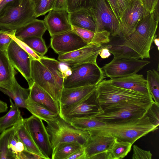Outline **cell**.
<instances>
[{
	"label": "cell",
	"instance_id": "6da1fadb",
	"mask_svg": "<svg viewBox=\"0 0 159 159\" xmlns=\"http://www.w3.org/2000/svg\"><path fill=\"white\" fill-rule=\"evenodd\" d=\"M158 128L151 122L146 114L140 119L106 123L88 131L90 134L111 135L119 141L128 142L133 144L141 137Z\"/></svg>",
	"mask_w": 159,
	"mask_h": 159
},
{
	"label": "cell",
	"instance_id": "7a4b0ae2",
	"mask_svg": "<svg viewBox=\"0 0 159 159\" xmlns=\"http://www.w3.org/2000/svg\"><path fill=\"white\" fill-rule=\"evenodd\" d=\"M158 21V14L154 12L149 13L139 22L132 33L122 38L124 41L119 44L137 53L141 59L150 58Z\"/></svg>",
	"mask_w": 159,
	"mask_h": 159
},
{
	"label": "cell",
	"instance_id": "3957f363",
	"mask_svg": "<svg viewBox=\"0 0 159 159\" xmlns=\"http://www.w3.org/2000/svg\"><path fill=\"white\" fill-rule=\"evenodd\" d=\"M96 100L102 108L125 101L153 103L150 95H146L118 87L111 84L108 80H103L97 85Z\"/></svg>",
	"mask_w": 159,
	"mask_h": 159
},
{
	"label": "cell",
	"instance_id": "277c9868",
	"mask_svg": "<svg viewBox=\"0 0 159 159\" xmlns=\"http://www.w3.org/2000/svg\"><path fill=\"white\" fill-rule=\"evenodd\" d=\"M152 103L137 102H122L104 107L102 108V112L91 116L106 123L140 119L145 115Z\"/></svg>",
	"mask_w": 159,
	"mask_h": 159
},
{
	"label": "cell",
	"instance_id": "5b68a950",
	"mask_svg": "<svg viewBox=\"0 0 159 159\" xmlns=\"http://www.w3.org/2000/svg\"><path fill=\"white\" fill-rule=\"evenodd\" d=\"M47 123L46 127L52 151L59 145L65 143L76 142L84 146L90 135L88 131L75 128L59 115L55 120Z\"/></svg>",
	"mask_w": 159,
	"mask_h": 159
},
{
	"label": "cell",
	"instance_id": "8992f818",
	"mask_svg": "<svg viewBox=\"0 0 159 159\" xmlns=\"http://www.w3.org/2000/svg\"><path fill=\"white\" fill-rule=\"evenodd\" d=\"M34 3L31 0H22L15 6H8L0 14V30L16 31L36 19Z\"/></svg>",
	"mask_w": 159,
	"mask_h": 159
},
{
	"label": "cell",
	"instance_id": "52a82bcc",
	"mask_svg": "<svg viewBox=\"0 0 159 159\" xmlns=\"http://www.w3.org/2000/svg\"><path fill=\"white\" fill-rule=\"evenodd\" d=\"M70 73L64 78L63 88H70L97 85L104 78L97 64L85 63L70 67Z\"/></svg>",
	"mask_w": 159,
	"mask_h": 159
},
{
	"label": "cell",
	"instance_id": "ba28073f",
	"mask_svg": "<svg viewBox=\"0 0 159 159\" xmlns=\"http://www.w3.org/2000/svg\"><path fill=\"white\" fill-rule=\"evenodd\" d=\"M91 10L95 23V32L107 30L112 36L122 37L120 23L106 0H93Z\"/></svg>",
	"mask_w": 159,
	"mask_h": 159
},
{
	"label": "cell",
	"instance_id": "9c48e42d",
	"mask_svg": "<svg viewBox=\"0 0 159 159\" xmlns=\"http://www.w3.org/2000/svg\"><path fill=\"white\" fill-rule=\"evenodd\" d=\"M150 62L130 57H114L102 68L104 75L111 79L123 78L137 73Z\"/></svg>",
	"mask_w": 159,
	"mask_h": 159
},
{
	"label": "cell",
	"instance_id": "30bf717a",
	"mask_svg": "<svg viewBox=\"0 0 159 159\" xmlns=\"http://www.w3.org/2000/svg\"><path fill=\"white\" fill-rule=\"evenodd\" d=\"M31 78L33 82L48 92L59 105L61 91L52 75L38 60L31 58Z\"/></svg>",
	"mask_w": 159,
	"mask_h": 159
},
{
	"label": "cell",
	"instance_id": "8fae6325",
	"mask_svg": "<svg viewBox=\"0 0 159 159\" xmlns=\"http://www.w3.org/2000/svg\"><path fill=\"white\" fill-rule=\"evenodd\" d=\"M96 90L76 103L60 108L59 116L67 121L72 118L90 116L102 112L96 102Z\"/></svg>",
	"mask_w": 159,
	"mask_h": 159
},
{
	"label": "cell",
	"instance_id": "7c38bea8",
	"mask_svg": "<svg viewBox=\"0 0 159 159\" xmlns=\"http://www.w3.org/2000/svg\"><path fill=\"white\" fill-rule=\"evenodd\" d=\"M25 125L36 145L46 159H51L52 148L43 120L32 115L24 119Z\"/></svg>",
	"mask_w": 159,
	"mask_h": 159
},
{
	"label": "cell",
	"instance_id": "4fadbf2b",
	"mask_svg": "<svg viewBox=\"0 0 159 159\" xmlns=\"http://www.w3.org/2000/svg\"><path fill=\"white\" fill-rule=\"evenodd\" d=\"M149 13L141 0H132L121 16V37L132 33L139 22Z\"/></svg>",
	"mask_w": 159,
	"mask_h": 159
},
{
	"label": "cell",
	"instance_id": "5bb4252c",
	"mask_svg": "<svg viewBox=\"0 0 159 159\" xmlns=\"http://www.w3.org/2000/svg\"><path fill=\"white\" fill-rule=\"evenodd\" d=\"M104 47L101 45L89 43L74 51L58 55L57 59L70 67L85 63L97 64L98 56Z\"/></svg>",
	"mask_w": 159,
	"mask_h": 159
},
{
	"label": "cell",
	"instance_id": "9a60e30c",
	"mask_svg": "<svg viewBox=\"0 0 159 159\" xmlns=\"http://www.w3.org/2000/svg\"><path fill=\"white\" fill-rule=\"evenodd\" d=\"M7 53L12 66L25 78L30 86L33 82L31 78V58L12 39L8 47Z\"/></svg>",
	"mask_w": 159,
	"mask_h": 159
},
{
	"label": "cell",
	"instance_id": "2e32d148",
	"mask_svg": "<svg viewBox=\"0 0 159 159\" xmlns=\"http://www.w3.org/2000/svg\"><path fill=\"white\" fill-rule=\"evenodd\" d=\"M88 44L72 30L51 37L50 46L58 55L81 48Z\"/></svg>",
	"mask_w": 159,
	"mask_h": 159
},
{
	"label": "cell",
	"instance_id": "e0dca14e",
	"mask_svg": "<svg viewBox=\"0 0 159 159\" xmlns=\"http://www.w3.org/2000/svg\"><path fill=\"white\" fill-rule=\"evenodd\" d=\"M48 12L43 20L51 37L72 30L66 10L52 9Z\"/></svg>",
	"mask_w": 159,
	"mask_h": 159
},
{
	"label": "cell",
	"instance_id": "ac0fdd59",
	"mask_svg": "<svg viewBox=\"0 0 159 159\" xmlns=\"http://www.w3.org/2000/svg\"><path fill=\"white\" fill-rule=\"evenodd\" d=\"M116 139L111 135L90 134L84 146L86 153V159H89L91 157L99 152L109 151Z\"/></svg>",
	"mask_w": 159,
	"mask_h": 159
},
{
	"label": "cell",
	"instance_id": "d6986e66",
	"mask_svg": "<svg viewBox=\"0 0 159 159\" xmlns=\"http://www.w3.org/2000/svg\"><path fill=\"white\" fill-rule=\"evenodd\" d=\"M116 86L146 95H151L146 80L143 75L135 74L131 76L108 80Z\"/></svg>",
	"mask_w": 159,
	"mask_h": 159
},
{
	"label": "cell",
	"instance_id": "ffe728a7",
	"mask_svg": "<svg viewBox=\"0 0 159 159\" xmlns=\"http://www.w3.org/2000/svg\"><path fill=\"white\" fill-rule=\"evenodd\" d=\"M97 85L62 89L60 99V108L72 105L80 101L96 89Z\"/></svg>",
	"mask_w": 159,
	"mask_h": 159
},
{
	"label": "cell",
	"instance_id": "44dd1931",
	"mask_svg": "<svg viewBox=\"0 0 159 159\" xmlns=\"http://www.w3.org/2000/svg\"><path fill=\"white\" fill-rule=\"evenodd\" d=\"M29 88V97L33 101L60 115L59 104L48 92L34 82Z\"/></svg>",
	"mask_w": 159,
	"mask_h": 159
},
{
	"label": "cell",
	"instance_id": "7402d4cb",
	"mask_svg": "<svg viewBox=\"0 0 159 159\" xmlns=\"http://www.w3.org/2000/svg\"><path fill=\"white\" fill-rule=\"evenodd\" d=\"M16 74L7 52L0 50V87L5 89L10 88L16 80Z\"/></svg>",
	"mask_w": 159,
	"mask_h": 159
},
{
	"label": "cell",
	"instance_id": "603a6c76",
	"mask_svg": "<svg viewBox=\"0 0 159 159\" xmlns=\"http://www.w3.org/2000/svg\"><path fill=\"white\" fill-rule=\"evenodd\" d=\"M72 26L88 29L95 32L96 26L91 7L68 13Z\"/></svg>",
	"mask_w": 159,
	"mask_h": 159
},
{
	"label": "cell",
	"instance_id": "cb8c5ba5",
	"mask_svg": "<svg viewBox=\"0 0 159 159\" xmlns=\"http://www.w3.org/2000/svg\"><path fill=\"white\" fill-rule=\"evenodd\" d=\"M47 30L43 20L36 19L16 30L15 36L22 40L33 37H42Z\"/></svg>",
	"mask_w": 159,
	"mask_h": 159
},
{
	"label": "cell",
	"instance_id": "d4e9b609",
	"mask_svg": "<svg viewBox=\"0 0 159 159\" xmlns=\"http://www.w3.org/2000/svg\"><path fill=\"white\" fill-rule=\"evenodd\" d=\"M72 26V30L88 44L92 43L102 45L110 41V32L104 30L95 32L91 30Z\"/></svg>",
	"mask_w": 159,
	"mask_h": 159
},
{
	"label": "cell",
	"instance_id": "484cf974",
	"mask_svg": "<svg viewBox=\"0 0 159 159\" xmlns=\"http://www.w3.org/2000/svg\"><path fill=\"white\" fill-rule=\"evenodd\" d=\"M22 117L12 126L6 129L0 134V159H16L12 152L8 148V146L16 131L23 122Z\"/></svg>",
	"mask_w": 159,
	"mask_h": 159
},
{
	"label": "cell",
	"instance_id": "4316f807",
	"mask_svg": "<svg viewBox=\"0 0 159 159\" xmlns=\"http://www.w3.org/2000/svg\"><path fill=\"white\" fill-rule=\"evenodd\" d=\"M0 91L12 99L19 108H26L25 101L29 97V88L22 87L16 80L10 88L5 89L0 87Z\"/></svg>",
	"mask_w": 159,
	"mask_h": 159
},
{
	"label": "cell",
	"instance_id": "83f0119b",
	"mask_svg": "<svg viewBox=\"0 0 159 159\" xmlns=\"http://www.w3.org/2000/svg\"><path fill=\"white\" fill-rule=\"evenodd\" d=\"M39 61L51 73L58 87L62 91L64 79L66 75L61 68V62L54 58L44 56H40Z\"/></svg>",
	"mask_w": 159,
	"mask_h": 159
},
{
	"label": "cell",
	"instance_id": "f1b7e54d",
	"mask_svg": "<svg viewBox=\"0 0 159 159\" xmlns=\"http://www.w3.org/2000/svg\"><path fill=\"white\" fill-rule=\"evenodd\" d=\"M26 109L32 115L46 122L55 120L59 115L33 101L29 97L25 101Z\"/></svg>",
	"mask_w": 159,
	"mask_h": 159
},
{
	"label": "cell",
	"instance_id": "f546056e",
	"mask_svg": "<svg viewBox=\"0 0 159 159\" xmlns=\"http://www.w3.org/2000/svg\"><path fill=\"white\" fill-rule=\"evenodd\" d=\"M9 101V110L5 115L0 117V133L13 126L22 117L19 108L11 98Z\"/></svg>",
	"mask_w": 159,
	"mask_h": 159
},
{
	"label": "cell",
	"instance_id": "4dcf8cb0",
	"mask_svg": "<svg viewBox=\"0 0 159 159\" xmlns=\"http://www.w3.org/2000/svg\"><path fill=\"white\" fill-rule=\"evenodd\" d=\"M16 133L27 150L46 159L27 130L24 123V120L17 129Z\"/></svg>",
	"mask_w": 159,
	"mask_h": 159
},
{
	"label": "cell",
	"instance_id": "1f68e13d",
	"mask_svg": "<svg viewBox=\"0 0 159 159\" xmlns=\"http://www.w3.org/2000/svg\"><path fill=\"white\" fill-rule=\"evenodd\" d=\"M66 121L78 129L88 131L106 124L105 123L91 116L72 118Z\"/></svg>",
	"mask_w": 159,
	"mask_h": 159
},
{
	"label": "cell",
	"instance_id": "d6a6232c",
	"mask_svg": "<svg viewBox=\"0 0 159 159\" xmlns=\"http://www.w3.org/2000/svg\"><path fill=\"white\" fill-rule=\"evenodd\" d=\"M83 146L76 142L61 144L52 151L51 158L66 159L73 152Z\"/></svg>",
	"mask_w": 159,
	"mask_h": 159
},
{
	"label": "cell",
	"instance_id": "836d02e7",
	"mask_svg": "<svg viewBox=\"0 0 159 159\" xmlns=\"http://www.w3.org/2000/svg\"><path fill=\"white\" fill-rule=\"evenodd\" d=\"M147 86L154 102L159 106V74L154 69L147 71Z\"/></svg>",
	"mask_w": 159,
	"mask_h": 159
},
{
	"label": "cell",
	"instance_id": "e575fe53",
	"mask_svg": "<svg viewBox=\"0 0 159 159\" xmlns=\"http://www.w3.org/2000/svg\"><path fill=\"white\" fill-rule=\"evenodd\" d=\"M132 145L130 143L119 141L116 139L109 150L113 159L124 158L131 150Z\"/></svg>",
	"mask_w": 159,
	"mask_h": 159
},
{
	"label": "cell",
	"instance_id": "d590c367",
	"mask_svg": "<svg viewBox=\"0 0 159 159\" xmlns=\"http://www.w3.org/2000/svg\"><path fill=\"white\" fill-rule=\"evenodd\" d=\"M22 40L39 56H43L48 51V48L42 37H29Z\"/></svg>",
	"mask_w": 159,
	"mask_h": 159
},
{
	"label": "cell",
	"instance_id": "8d00e7d4",
	"mask_svg": "<svg viewBox=\"0 0 159 159\" xmlns=\"http://www.w3.org/2000/svg\"><path fill=\"white\" fill-rule=\"evenodd\" d=\"M56 0H39L35 4L34 15L37 18L53 9Z\"/></svg>",
	"mask_w": 159,
	"mask_h": 159
},
{
	"label": "cell",
	"instance_id": "74e56055",
	"mask_svg": "<svg viewBox=\"0 0 159 159\" xmlns=\"http://www.w3.org/2000/svg\"><path fill=\"white\" fill-rule=\"evenodd\" d=\"M93 0H67L66 11L68 13L90 8Z\"/></svg>",
	"mask_w": 159,
	"mask_h": 159
},
{
	"label": "cell",
	"instance_id": "f35d334b",
	"mask_svg": "<svg viewBox=\"0 0 159 159\" xmlns=\"http://www.w3.org/2000/svg\"><path fill=\"white\" fill-rule=\"evenodd\" d=\"M8 148L15 155L16 159H19L20 153L26 149L24 145L19 139L16 132L10 142L8 146Z\"/></svg>",
	"mask_w": 159,
	"mask_h": 159
},
{
	"label": "cell",
	"instance_id": "ab89813d",
	"mask_svg": "<svg viewBox=\"0 0 159 159\" xmlns=\"http://www.w3.org/2000/svg\"><path fill=\"white\" fill-rule=\"evenodd\" d=\"M16 31L7 32V34L22 49L27 52L30 57L38 60H39L40 56L34 52L30 47L22 40H21L15 35Z\"/></svg>",
	"mask_w": 159,
	"mask_h": 159
},
{
	"label": "cell",
	"instance_id": "60d3db41",
	"mask_svg": "<svg viewBox=\"0 0 159 159\" xmlns=\"http://www.w3.org/2000/svg\"><path fill=\"white\" fill-rule=\"evenodd\" d=\"M151 122L158 127L159 124V106L153 102L150 107L146 113Z\"/></svg>",
	"mask_w": 159,
	"mask_h": 159
},
{
	"label": "cell",
	"instance_id": "b9f144b4",
	"mask_svg": "<svg viewBox=\"0 0 159 159\" xmlns=\"http://www.w3.org/2000/svg\"><path fill=\"white\" fill-rule=\"evenodd\" d=\"M152 156L150 151L143 150L136 145L133 146L132 159H151Z\"/></svg>",
	"mask_w": 159,
	"mask_h": 159
},
{
	"label": "cell",
	"instance_id": "7bdbcfd3",
	"mask_svg": "<svg viewBox=\"0 0 159 159\" xmlns=\"http://www.w3.org/2000/svg\"><path fill=\"white\" fill-rule=\"evenodd\" d=\"M12 40L8 35L7 32L0 30V50L6 51L8 47Z\"/></svg>",
	"mask_w": 159,
	"mask_h": 159
},
{
	"label": "cell",
	"instance_id": "ee69618b",
	"mask_svg": "<svg viewBox=\"0 0 159 159\" xmlns=\"http://www.w3.org/2000/svg\"><path fill=\"white\" fill-rule=\"evenodd\" d=\"M86 153L84 146L73 152L66 159H86Z\"/></svg>",
	"mask_w": 159,
	"mask_h": 159
},
{
	"label": "cell",
	"instance_id": "f6af8a7d",
	"mask_svg": "<svg viewBox=\"0 0 159 159\" xmlns=\"http://www.w3.org/2000/svg\"><path fill=\"white\" fill-rule=\"evenodd\" d=\"M22 0H2L0 3V14L8 6H15L19 5Z\"/></svg>",
	"mask_w": 159,
	"mask_h": 159
},
{
	"label": "cell",
	"instance_id": "bcb514c9",
	"mask_svg": "<svg viewBox=\"0 0 159 159\" xmlns=\"http://www.w3.org/2000/svg\"><path fill=\"white\" fill-rule=\"evenodd\" d=\"M159 0H143L146 9L150 13H152L158 4Z\"/></svg>",
	"mask_w": 159,
	"mask_h": 159
},
{
	"label": "cell",
	"instance_id": "7dc6e473",
	"mask_svg": "<svg viewBox=\"0 0 159 159\" xmlns=\"http://www.w3.org/2000/svg\"><path fill=\"white\" fill-rule=\"evenodd\" d=\"M44 159L43 157L31 152L25 149L20 152L19 157V159Z\"/></svg>",
	"mask_w": 159,
	"mask_h": 159
},
{
	"label": "cell",
	"instance_id": "c3c4849f",
	"mask_svg": "<svg viewBox=\"0 0 159 159\" xmlns=\"http://www.w3.org/2000/svg\"><path fill=\"white\" fill-rule=\"evenodd\" d=\"M106 1L115 16L120 23L121 17L116 5V0Z\"/></svg>",
	"mask_w": 159,
	"mask_h": 159
},
{
	"label": "cell",
	"instance_id": "681fc988",
	"mask_svg": "<svg viewBox=\"0 0 159 159\" xmlns=\"http://www.w3.org/2000/svg\"><path fill=\"white\" fill-rule=\"evenodd\" d=\"M132 0H116V5L121 15Z\"/></svg>",
	"mask_w": 159,
	"mask_h": 159
},
{
	"label": "cell",
	"instance_id": "f907efd6",
	"mask_svg": "<svg viewBox=\"0 0 159 159\" xmlns=\"http://www.w3.org/2000/svg\"><path fill=\"white\" fill-rule=\"evenodd\" d=\"M89 159H113V157L110 151H106L97 153Z\"/></svg>",
	"mask_w": 159,
	"mask_h": 159
},
{
	"label": "cell",
	"instance_id": "816d5d0a",
	"mask_svg": "<svg viewBox=\"0 0 159 159\" xmlns=\"http://www.w3.org/2000/svg\"><path fill=\"white\" fill-rule=\"evenodd\" d=\"M67 0H56L53 9L66 10Z\"/></svg>",
	"mask_w": 159,
	"mask_h": 159
},
{
	"label": "cell",
	"instance_id": "f5cc1de1",
	"mask_svg": "<svg viewBox=\"0 0 159 159\" xmlns=\"http://www.w3.org/2000/svg\"><path fill=\"white\" fill-rule=\"evenodd\" d=\"M102 59H106L108 58L111 55V53L110 52L109 49L107 48V46H105L99 53Z\"/></svg>",
	"mask_w": 159,
	"mask_h": 159
},
{
	"label": "cell",
	"instance_id": "db71d44e",
	"mask_svg": "<svg viewBox=\"0 0 159 159\" xmlns=\"http://www.w3.org/2000/svg\"><path fill=\"white\" fill-rule=\"evenodd\" d=\"M8 109L7 104L0 100V113L6 111Z\"/></svg>",
	"mask_w": 159,
	"mask_h": 159
},
{
	"label": "cell",
	"instance_id": "11a10c76",
	"mask_svg": "<svg viewBox=\"0 0 159 159\" xmlns=\"http://www.w3.org/2000/svg\"><path fill=\"white\" fill-rule=\"evenodd\" d=\"M155 44L157 47L158 50H159V39L157 38V35H156L153 40Z\"/></svg>",
	"mask_w": 159,
	"mask_h": 159
},
{
	"label": "cell",
	"instance_id": "9f6ffc18",
	"mask_svg": "<svg viewBox=\"0 0 159 159\" xmlns=\"http://www.w3.org/2000/svg\"><path fill=\"white\" fill-rule=\"evenodd\" d=\"M35 4L39 0H31Z\"/></svg>",
	"mask_w": 159,
	"mask_h": 159
},
{
	"label": "cell",
	"instance_id": "6f0895ef",
	"mask_svg": "<svg viewBox=\"0 0 159 159\" xmlns=\"http://www.w3.org/2000/svg\"><path fill=\"white\" fill-rule=\"evenodd\" d=\"M2 1V0H0V3Z\"/></svg>",
	"mask_w": 159,
	"mask_h": 159
},
{
	"label": "cell",
	"instance_id": "680465c9",
	"mask_svg": "<svg viewBox=\"0 0 159 159\" xmlns=\"http://www.w3.org/2000/svg\"><path fill=\"white\" fill-rule=\"evenodd\" d=\"M141 0V1H142V2H143V0Z\"/></svg>",
	"mask_w": 159,
	"mask_h": 159
}]
</instances>
